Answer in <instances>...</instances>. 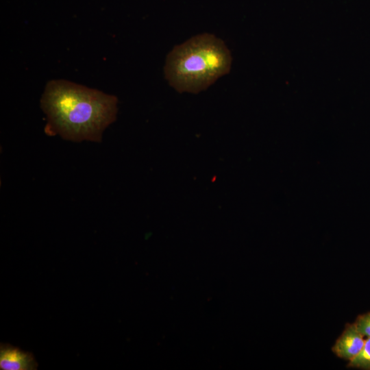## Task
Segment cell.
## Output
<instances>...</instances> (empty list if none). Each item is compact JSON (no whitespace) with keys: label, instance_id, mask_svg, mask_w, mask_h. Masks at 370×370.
<instances>
[{"label":"cell","instance_id":"6","mask_svg":"<svg viewBox=\"0 0 370 370\" xmlns=\"http://www.w3.org/2000/svg\"><path fill=\"white\" fill-rule=\"evenodd\" d=\"M353 323L362 335L370 337V312L358 316Z\"/></svg>","mask_w":370,"mask_h":370},{"label":"cell","instance_id":"2","mask_svg":"<svg viewBox=\"0 0 370 370\" xmlns=\"http://www.w3.org/2000/svg\"><path fill=\"white\" fill-rule=\"evenodd\" d=\"M232 55L225 42L204 33L175 46L164 67L168 83L179 92L198 93L227 74Z\"/></svg>","mask_w":370,"mask_h":370},{"label":"cell","instance_id":"1","mask_svg":"<svg viewBox=\"0 0 370 370\" xmlns=\"http://www.w3.org/2000/svg\"><path fill=\"white\" fill-rule=\"evenodd\" d=\"M40 101L47 131L73 141H100L117 113L116 97L62 79L49 81Z\"/></svg>","mask_w":370,"mask_h":370},{"label":"cell","instance_id":"4","mask_svg":"<svg viewBox=\"0 0 370 370\" xmlns=\"http://www.w3.org/2000/svg\"><path fill=\"white\" fill-rule=\"evenodd\" d=\"M38 363L31 352L8 343L0 344L1 370H36Z\"/></svg>","mask_w":370,"mask_h":370},{"label":"cell","instance_id":"5","mask_svg":"<svg viewBox=\"0 0 370 370\" xmlns=\"http://www.w3.org/2000/svg\"><path fill=\"white\" fill-rule=\"evenodd\" d=\"M347 367L370 370V337L365 339L360 353L353 360L349 361Z\"/></svg>","mask_w":370,"mask_h":370},{"label":"cell","instance_id":"3","mask_svg":"<svg viewBox=\"0 0 370 370\" xmlns=\"http://www.w3.org/2000/svg\"><path fill=\"white\" fill-rule=\"evenodd\" d=\"M365 342L364 336L356 329L354 323H347L342 334L333 345L332 351L337 357L350 361L360 353Z\"/></svg>","mask_w":370,"mask_h":370}]
</instances>
